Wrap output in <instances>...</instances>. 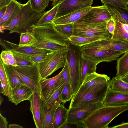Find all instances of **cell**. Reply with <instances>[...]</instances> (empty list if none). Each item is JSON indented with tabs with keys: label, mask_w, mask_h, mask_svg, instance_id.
<instances>
[{
	"label": "cell",
	"mask_w": 128,
	"mask_h": 128,
	"mask_svg": "<svg viewBox=\"0 0 128 128\" xmlns=\"http://www.w3.org/2000/svg\"><path fill=\"white\" fill-rule=\"evenodd\" d=\"M40 94L38 92H34L29 100L30 103V110L37 128H42L40 108Z\"/></svg>",
	"instance_id": "obj_19"
},
{
	"label": "cell",
	"mask_w": 128,
	"mask_h": 128,
	"mask_svg": "<svg viewBox=\"0 0 128 128\" xmlns=\"http://www.w3.org/2000/svg\"><path fill=\"white\" fill-rule=\"evenodd\" d=\"M128 110V104L119 106H104L94 112L82 122L84 128H107L111 122Z\"/></svg>",
	"instance_id": "obj_3"
},
{
	"label": "cell",
	"mask_w": 128,
	"mask_h": 128,
	"mask_svg": "<svg viewBox=\"0 0 128 128\" xmlns=\"http://www.w3.org/2000/svg\"><path fill=\"white\" fill-rule=\"evenodd\" d=\"M9 128H23L22 126L17 124H10L8 126Z\"/></svg>",
	"instance_id": "obj_48"
},
{
	"label": "cell",
	"mask_w": 128,
	"mask_h": 128,
	"mask_svg": "<svg viewBox=\"0 0 128 128\" xmlns=\"http://www.w3.org/2000/svg\"><path fill=\"white\" fill-rule=\"evenodd\" d=\"M73 96L72 88L70 82L65 83V84L61 94L60 99L64 103L69 101Z\"/></svg>",
	"instance_id": "obj_39"
},
{
	"label": "cell",
	"mask_w": 128,
	"mask_h": 128,
	"mask_svg": "<svg viewBox=\"0 0 128 128\" xmlns=\"http://www.w3.org/2000/svg\"><path fill=\"white\" fill-rule=\"evenodd\" d=\"M65 84V82L62 78L48 92L42 96L40 99L43 104L46 108H50L57 107L62 102L60 97L62 91Z\"/></svg>",
	"instance_id": "obj_12"
},
{
	"label": "cell",
	"mask_w": 128,
	"mask_h": 128,
	"mask_svg": "<svg viewBox=\"0 0 128 128\" xmlns=\"http://www.w3.org/2000/svg\"><path fill=\"white\" fill-rule=\"evenodd\" d=\"M106 28L109 32L112 35L115 28L114 21L113 18L107 22Z\"/></svg>",
	"instance_id": "obj_43"
},
{
	"label": "cell",
	"mask_w": 128,
	"mask_h": 128,
	"mask_svg": "<svg viewBox=\"0 0 128 128\" xmlns=\"http://www.w3.org/2000/svg\"><path fill=\"white\" fill-rule=\"evenodd\" d=\"M116 77L120 78L128 74V51L117 60Z\"/></svg>",
	"instance_id": "obj_30"
},
{
	"label": "cell",
	"mask_w": 128,
	"mask_h": 128,
	"mask_svg": "<svg viewBox=\"0 0 128 128\" xmlns=\"http://www.w3.org/2000/svg\"><path fill=\"white\" fill-rule=\"evenodd\" d=\"M92 7L91 6L81 8L64 16L55 18L52 23L55 24L74 23L86 14Z\"/></svg>",
	"instance_id": "obj_17"
},
{
	"label": "cell",
	"mask_w": 128,
	"mask_h": 128,
	"mask_svg": "<svg viewBox=\"0 0 128 128\" xmlns=\"http://www.w3.org/2000/svg\"><path fill=\"white\" fill-rule=\"evenodd\" d=\"M68 110L60 104L56 108L54 118V128H60L67 121Z\"/></svg>",
	"instance_id": "obj_26"
},
{
	"label": "cell",
	"mask_w": 128,
	"mask_h": 128,
	"mask_svg": "<svg viewBox=\"0 0 128 128\" xmlns=\"http://www.w3.org/2000/svg\"><path fill=\"white\" fill-rule=\"evenodd\" d=\"M110 80V77L106 75L95 72L86 77L78 90H84L96 85L109 82Z\"/></svg>",
	"instance_id": "obj_21"
},
{
	"label": "cell",
	"mask_w": 128,
	"mask_h": 128,
	"mask_svg": "<svg viewBox=\"0 0 128 128\" xmlns=\"http://www.w3.org/2000/svg\"><path fill=\"white\" fill-rule=\"evenodd\" d=\"M3 99L1 96H0V104H1V102L3 101Z\"/></svg>",
	"instance_id": "obj_51"
},
{
	"label": "cell",
	"mask_w": 128,
	"mask_h": 128,
	"mask_svg": "<svg viewBox=\"0 0 128 128\" xmlns=\"http://www.w3.org/2000/svg\"><path fill=\"white\" fill-rule=\"evenodd\" d=\"M37 42V39L28 31L20 34L19 45L20 46H31Z\"/></svg>",
	"instance_id": "obj_36"
},
{
	"label": "cell",
	"mask_w": 128,
	"mask_h": 128,
	"mask_svg": "<svg viewBox=\"0 0 128 128\" xmlns=\"http://www.w3.org/2000/svg\"><path fill=\"white\" fill-rule=\"evenodd\" d=\"M11 51L13 53L17 66H28L34 64L30 59V56Z\"/></svg>",
	"instance_id": "obj_34"
},
{
	"label": "cell",
	"mask_w": 128,
	"mask_h": 128,
	"mask_svg": "<svg viewBox=\"0 0 128 128\" xmlns=\"http://www.w3.org/2000/svg\"><path fill=\"white\" fill-rule=\"evenodd\" d=\"M109 82L96 85L84 90H78L72 98L69 108L104 102Z\"/></svg>",
	"instance_id": "obj_5"
},
{
	"label": "cell",
	"mask_w": 128,
	"mask_h": 128,
	"mask_svg": "<svg viewBox=\"0 0 128 128\" xmlns=\"http://www.w3.org/2000/svg\"><path fill=\"white\" fill-rule=\"evenodd\" d=\"M53 26L57 32L68 39L74 34V23L61 24H53Z\"/></svg>",
	"instance_id": "obj_35"
},
{
	"label": "cell",
	"mask_w": 128,
	"mask_h": 128,
	"mask_svg": "<svg viewBox=\"0 0 128 128\" xmlns=\"http://www.w3.org/2000/svg\"><path fill=\"white\" fill-rule=\"evenodd\" d=\"M63 72L62 78L65 83L70 82V77L67 64L66 63L62 69Z\"/></svg>",
	"instance_id": "obj_41"
},
{
	"label": "cell",
	"mask_w": 128,
	"mask_h": 128,
	"mask_svg": "<svg viewBox=\"0 0 128 128\" xmlns=\"http://www.w3.org/2000/svg\"><path fill=\"white\" fill-rule=\"evenodd\" d=\"M108 22L85 24L74 22L73 35L96 38L100 40L110 38L112 35L106 28Z\"/></svg>",
	"instance_id": "obj_7"
},
{
	"label": "cell",
	"mask_w": 128,
	"mask_h": 128,
	"mask_svg": "<svg viewBox=\"0 0 128 128\" xmlns=\"http://www.w3.org/2000/svg\"><path fill=\"white\" fill-rule=\"evenodd\" d=\"M0 58L5 64L15 66H17L13 53L10 50H2L0 54Z\"/></svg>",
	"instance_id": "obj_37"
},
{
	"label": "cell",
	"mask_w": 128,
	"mask_h": 128,
	"mask_svg": "<svg viewBox=\"0 0 128 128\" xmlns=\"http://www.w3.org/2000/svg\"><path fill=\"white\" fill-rule=\"evenodd\" d=\"M32 9L39 12H43L48 5L50 0H29Z\"/></svg>",
	"instance_id": "obj_38"
},
{
	"label": "cell",
	"mask_w": 128,
	"mask_h": 128,
	"mask_svg": "<svg viewBox=\"0 0 128 128\" xmlns=\"http://www.w3.org/2000/svg\"><path fill=\"white\" fill-rule=\"evenodd\" d=\"M102 3L128 10L127 5L122 0H101Z\"/></svg>",
	"instance_id": "obj_40"
},
{
	"label": "cell",
	"mask_w": 128,
	"mask_h": 128,
	"mask_svg": "<svg viewBox=\"0 0 128 128\" xmlns=\"http://www.w3.org/2000/svg\"><path fill=\"white\" fill-rule=\"evenodd\" d=\"M112 19L106 6L92 7L90 10L75 23L82 24L94 23L108 22Z\"/></svg>",
	"instance_id": "obj_11"
},
{
	"label": "cell",
	"mask_w": 128,
	"mask_h": 128,
	"mask_svg": "<svg viewBox=\"0 0 128 128\" xmlns=\"http://www.w3.org/2000/svg\"><path fill=\"white\" fill-rule=\"evenodd\" d=\"M99 63L98 62L82 54L80 68L81 85L87 76L96 72L97 65Z\"/></svg>",
	"instance_id": "obj_20"
},
{
	"label": "cell",
	"mask_w": 128,
	"mask_h": 128,
	"mask_svg": "<svg viewBox=\"0 0 128 128\" xmlns=\"http://www.w3.org/2000/svg\"><path fill=\"white\" fill-rule=\"evenodd\" d=\"M12 0H0V8L8 5Z\"/></svg>",
	"instance_id": "obj_45"
},
{
	"label": "cell",
	"mask_w": 128,
	"mask_h": 128,
	"mask_svg": "<svg viewBox=\"0 0 128 128\" xmlns=\"http://www.w3.org/2000/svg\"><path fill=\"white\" fill-rule=\"evenodd\" d=\"M104 106L103 102H101L69 108L67 121L72 124H82L94 112Z\"/></svg>",
	"instance_id": "obj_10"
},
{
	"label": "cell",
	"mask_w": 128,
	"mask_h": 128,
	"mask_svg": "<svg viewBox=\"0 0 128 128\" xmlns=\"http://www.w3.org/2000/svg\"><path fill=\"white\" fill-rule=\"evenodd\" d=\"M7 8V6H5L0 8V20L3 17L4 15Z\"/></svg>",
	"instance_id": "obj_47"
},
{
	"label": "cell",
	"mask_w": 128,
	"mask_h": 128,
	"mask_svg": "<svg viewBox=\"0 0 128 128\" xmlns=\"http://www.w3.org/2000/svg\"><path fill=\"white\" fill-rule=\"evenodd\" d=\"M101 40L99 39L73 35L68 40L72 44L77 46H81L93 42Z\"/></svg>",
	"instance_id": "obj_33"
},
{
	"label": "cell",
	"mask_w": 128,
	"mask_h": 128,
	"mask_svg": "<svg viewBox=\"0 0 128 128\" xmlns=\"http://www.w3.org/2000/svg\"><path fill=\"white\" fill-rule=\"evenodd\" d=\"M93 1V0H64L59 2L55 18L81 8L91 6Z\"/></svg>",
	"instance_id": "obj_13"
},
{
	"label": "cell",
	"mask_w": 128,
	"mask_h": 128,
	"mask_svg": "<svg viewBox=\"0 0 128 128\" xmlns=\"http://www.w3.org/2000/svg\"><path fill=\"white\" fill-rule=\"evenodd\" d=\"M103 103L104 106H110L128 104V94L113 90L108 88Z\"/></svg>",
	"instance_id": "obj_16"
},
{
	"label": "cell",
	"mask_w": 128,
	"mask_h": 128,
	"mask_svg": "<svg viewBox=\"0 0 128 128\" xmlns=\"http://www.w3.org/2000/svg\"><path fill=\"white\" fill-rule=\"evenodd\" d=\"M100 45L104 48L121 52L124 53L128 51V42L123 40L108 39L99 40Z\"/></svg>",
	"instance_id": "obj_22"
},
{
	"label": "cell",
	"mask_w": 128,
	"mask_h": 128,
	"mask_svg": "<svg viewBox=\"0 0 128 128\" xmlns=\"http://www.w3.org/2000/svg\"><path fill=\"white\" fill-rule=\"evenodd\" d=\"M114 21L115 28L111 38L128 42V24Z\"/></svg>",
	"instance_id": "obj_27"
},
{
	"label": "cell",
	"mask_w": 128,
	"mask_h": 128,
	"mask_svg": "<svg viewBox=\"0 0 128 128\" xmlns=\"http://www.w3.org/2000/svg\"><path fill=\"white\" fill-rule=\"evenodd\" d=\"M49 54H40L33 55L30 56V58L34 64L38 63L46 57Z\"/></svg>",
	"instance_id": "obj_42"
},
{
	"label": "cell",
	"mask_w": 128,
	"mask_h": 128,
	"mask_svg": "<svg viewBox=\"0 0 128 128\" xmlns=\"http://www.w3.org/2000/svg\"><path fill=\"white\" fill-rule=\"evenodd\" d=\"M43 13L32 10L28 0L26 3L22 4L20 11L9 24L0 27V32H2L4 30H7L10 31L9 34L17 33L20 34L26 32L31 26L36 24Z\"/></svg>",
	"instance_id": "obj_2"
},
{
	"label": "cell",
	"mask_w": 128,
	"mask_h": 128,
	"mask_svg": "<svg viewBox=\"0 0 128 128\" xmlns=\"http://www.w3.org/2000/svg\"><path fill=\"white\" fill-rule=\"evenodd\" d=\"M120 78L123 81L128 84V74Z\"/></svg>",
	"instance_id": "obj_49"
},
{
	"label": "cell",
	"mask_w": 128,
	"mask_h": 128,
	"mask_svg": "<svg viewBox=\"0 0 128 128\" xmlns=\"http://www.w3.org/2000/svg\"><path fill=\"white\" fill-rule=\"evenodd\" d=\"M0 42L4 50H10L30 56L40 54H49L53 52L50 50L32 46H20L19 45L1 39Z\"/></svg>",
	"instance_id": "obj_14"
},
{
	"label": "cell",
	"mask_w": 128,
	"mask_h": 128,
	"mask_svg": "<svg viewBox=\"0 0 128 128\" xmlns=\"http://www.w3.org/2000/svg\"><path fill=\"white\" fill-rule=\"evenodd\" d=\"M0 93L8 97L11 92L10 88L4 69V64L0 59Z\"/></svg>",
	"instance_id": "obj_29"
},
{
	"label": "cell",
	"mask_w": 128,
	"mask_h": 128,
	"mask_svg": "<svg viewBox=\"0 0 128 128\" xmlns=\"http://www.w3.org/2000/svg\"><path fill=\"white\" fill-rule=\"evenodd\" d=\"M14 69L25 84L33 92L38 93L40 95L42 78L38 63L28 66H15Z\"/></svg>",
	"instance_id": "obj_8"
},
{
	"label": "cell",
	"mask_w": 128,
	"mask_h": 128,
	"mask_svg": "<svg viewBox=\"0 0 128 128\" xmlns=\"http://www.w3.org/2000/svg\"><path fill=\"white\" fill-rule=\"evenodd\" d=\"M127 5H128V0H122Z\"/></svg>",
	"instance_id": "obj_50"
},
{
	"label": "cell",
	"mask_w": 128,
	"mask_h": 128,
	"mask_svg": "<svg viewBox=\"0 0 128 128\" xmlns=\"http://www.w3.org/2000/svg\"><path fill=\"white\" fill-rule=\"evenodd\" d=\"M64 0H58V2H61Z\"/></svg>",
	"instance_id": "obj_52"
},
{
	"label": "cell",
	"mask_w": 128,
	"mask_h": 128,
	"mask_svg": "<svg viewBox=\"0 0 128 128\" xmlns=\"http://www.w3.org/2000/svg\"><path fill=\"white\" fill-rule=\"evenodd\" d=\"M114 20L128 24V10L104 4Z\"/></svg>",
	"instance_id": "obj_24"
},
{
	"label": "cell",
	"mask_w": 128,
	"mask_h": 128,
	"mask_svg": "<svg viewBox=\"0 0 128 128\" xmlns=\"http://www.w3.org/2000/svg\"><path fill=\"white\" fill-rule=\"evenodd\" d=\"M37 42L31 46L53 52H65L68 50V40L54 28L53 23L37 26L33 25L29 30Z\"/></svg>",
	"instance_id": "obj_1"
},
{
	"label": "cell",
	"mask_w": 128,
	"mask_h": 128,
	"mask_svg": "<svg viewBox=\"0 0 128 128\" xmlns=\"http://www.w3.org/2000/svg\"><path fill=\"white\" fill-rule=\"evenodd\" d=\"M59 4V2L58 3L51 9L44 13L36 25L40 26L52 23L56 18Z\"/></svg>",
	"instance_id": "obj_31"
},
{
	"label": "cell",
	"mask_w": 128,
	"mask_h": 128,
	"mask_svg": "<svg viewBox=\"0 0 128 128\" xmlns=\"http://www.w3.org/2000/svg\"><path fill=\"white\" fill-rule=\"evenodd\" d=\"M66 52H52L38 63L42 79L46 78L56 70L64 66L66 62Z\"/></svg>",
	"instance_id": "obj_9"
},
{
	"label": "cell",
	"mask_w": 128,
	"mask_h": 128,
	"mask_svg": "<svg viewBox=\"0 0 128 128\" xmlns=\"http://www.w3.org/2000/svg\"><path fill=\"white\" fill-rule=\"evenodd\" d=\"M67 45L68 49L66 52V61L70 73V84L73 96L81 85L80 68L82 53L80 46L72 44L68 40Z\"/></svg>",
	"instance_id": "obj_4"
},
{
	"label": "cell",
	"mask_w": 128,
	"mask_h": 128,
	"mask_svg": "<svg viewBox=\"0 0 128 128\" xmlns=\"http://www.w3.org/2000/svg\"><path fill=\"white\" fill-rule=\"evenodd\" d=\"M40 104L42 128H54V116L57 106L47 108L43 104L41 99Z\"/></svg>",
	"instance_id": "obj_23"
},
{
	"label": "cell",
	"mask_w": 128,
	"mask_h": 128,
	"mask_svg": "<svg viewBox=\"0 0 128 128\" xmlns=\"http://www.w3.org/2000/svg\"><path fill=\"white\" fill-rule=\"evenodd\" d=\"M108 88L113 90L128 94V84L116 76L110 80Z\"/></svg>",
	"instance_id": "obj_32"
},
{
	"label": "cell",
	"mask_w": 128,
	"mask_h": 128,
	"mask_svg": "<svg viewBox=\"0 0 128 128\" xmlns=\"http://www.w3.org/2000/svg\"><path fill=\"white\" fill-rule=\"evenodd\" d=\"M4 67L11 90L17 85L24 84L14 69L15 66L4 63Z\"/></svg>",
	"instance_id": "obj_25"
},
{
	"label": "cell",
	"mask_w": 128,
	"mask_h": 128,
	"mask_svg": "<svg viewBox=\"0 0 128 128\" xmlns=\"http://www.w3.org/2000/svg\"><path fill=\"white\" fill-rule=\"evenodd\" d=\"M80 48L83 54L99 63L116 60L124 54L121 52L104 48L100 45L98 40L81 46Z\"/></svg>",
	"instance_id": "obj_6"
},
{
	"label": "cell",
	"mask_w": 128,
	"mask_h": 128,
	"mask_svg": "<svg viewBox=\"0 0 128 128\" xmlns=\"http://www.w3.org/2000/svg\"><path fill=\"white\" fill-rule=\"evenodd\" d=\"M34 92L24 84H19L11 91L8 97L9 100L17 105L23 101L29 100Z\"/></svg>",
	"instance_id": "obj_15"
},
{
	"label": "cell",
	"mask_w": 128,
	"mask_h": 128,
	"mask_svg": "<svg viewBox=\"0 0 128 128\" xmlns=\"http://www.w3.org/2000/svg\"><path fill=\"white\" fill-rule=\"evenodd\" d=\"M8 122L6 118L0 114V128H7Z\"/></svg>",
	"instance_id": "obj_44"
},
{
	"label": "cell",
	"mask_w": 128,
	"mask_h": 128,
	"mask_svg": "<svg viewBox=\"0 0 128 128\" xmlns=\"http://www.w3.org/2000/svg\"><path fill=\"white\" fill-rule=\"evenodd\" d=\"M114 128H128V122L122 123L112 127Z\"/></svg>",
	"instance_id": "obj_46"
},
{
	"label": "cell",
	"mask_w": 128,
	"mask_h": 128,
	"mask_svg": "<svg viewBox=\"0 0 128 128\" xmlns=\"http://www.w3.org/2000/svg\"><path fill=\"white\" fill-rule=\"evenodd\" d=\"M22 4L16 0H12L7 6L6 12L0 20V27L9 24L20 10Z\"/></svg>",
	"instance_id": "obj_18"
},
{
	"label": "cell",
	"mask_w": 128,
	"mask_h": 128,
	"mask_svg": "<svg viewBox=\"0 0 128 128\" xmlns=\"http://www.w3.org/2000/svg\"><path fill=\"white\" fill-rule=\"evenodd\" d=\"M80 0V1H87V0Z\"/></svg>",
	"instance_id": "obj_53"
},
{
	"label": "cell",
	"mask_w": 128,
	"mask_h": 128,
	"mask_svg": "<svg viewBox=\"0 0 128 128\" xmlns=\"http://www.w3.org/2000/svg\"><path fill=\"white\" fill-rule=\"evenodd\" d=\"M63 70L56 76L49 78L42 79L40 82L41 94L42 96L48 92L62 79Z\"/></svg>",
	"instance_id": "obj_28"
}]
</instances>
